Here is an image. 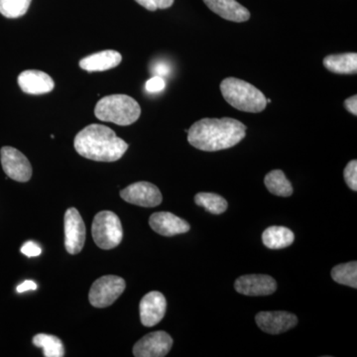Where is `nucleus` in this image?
Segmentation results:
<instances>
[{"mask_svg": "<svg viewBox=\"0 0 357 357\" xmlns=\"http://www.w3.org/2000/svg\"><path fill=\"white\" fill-rule=\"evenodd\" d=\"M332 278L338 284L357 288V263L352 261L337 265L332 270Z\"/></svg>", "mask_w": 357, "mask_h": 357, "instance_id": "5701e85b", "label": "nucleus"}, {"mask_svg": "<svg viewBox=\"0 0 357 357\" xmlns=\"http://www.w3.org/2000/svg\"><path fill=\"white\" fill-rule=\"evenodd\" d=\"M32 0H0V13L6 18H20L29 9Z\"/></svg>", "mask_w": 357, "mask_h": 357, "instance_id": "b1692460", "label": "nucleus"}, {"mask_svg": "<svg viewBox=\"0 0 357 357\" xmlns=\"http://www.w3.org/2000/svg\"><path fill=\"white\" fill-rule=\"evenodd\" d=\"M324 66L330 72L338 75H354L357 72V54L344 53L326 56Z\"/></svg>", "mask_w": 357, "mask_h": 357, "instance_id": "a211bd4d", "label": "nucleus"}, {"mask_svg": "<svg viewBox=\"0 0 357 357\" xmlns=\"http://www.w3.org/2000/svg\"><path fill=\"white\" fill-rule=\"evenodd\" d=\"M167 302L163 294L153 291L146 294L140 302L141 323L147 328L156 326L166 314Z\"/></svg>", "mask_w": 357, "mask_h": 357, "instance_id": "ddd939ff", "label": "nucleus"}, {"mask_svg": "<svg viewBox=\"0 0 357 357\" xmlns=\"http://www.w3.org/2000/svg\"><path fill=\"white\" fill-rule=\"evenodd\" d=\"M95 114L100 121L128 126L138 121L141 115V107L139 103L131 96H107L96 103Z\"/></svg>", "mask_w": 357, "mask_h": 357, "instance_id": "20e7f679", "label": "nucleus"}, {"mask_svg": "<svg viewBox=\"0 0 357 357\" xmlns=\"http://www.w3.org/2000/svg\"><path fill=\"white\" fill-rule=\"evenodd\" d=\"M37 285L35 282L33 281H25L23 282L22 284H20V286L17 287V292L18 293H23L26 292V291H30V290H36Z\"/></svg>", "mask_w": 357, "mask_h": 357, "instance_id": "c756f323", "label": "nucleus"}, {"mask_svg": "<svg viewBox=\"0 0 357 357\" xmlns=\"http://www.w3.org/2000/svg\"><path fill=\"white\" fill-rule=\"evenodd\" d=\"M234 288L243 295L261 297L275 293L277 284L269 275L250 274L239 277L234 283Z\"/></svg>", "mask_w": 357, "mask_h": 357, "instance_id": "9b49d317", "label": "nucleus"}, {"mask_svg": "<svg viewBox=\"0 0 357 357\" xmlns=\"http://www.w3.org/2000/svg\"><path fill=\"white\" fill-rule=\"evenodd\" d=\"M141 6L149 11H156L157 9H167L173 6L174 0H135Z\"/></svg>", "mask_w": 357, "mask_h": 357, "instance_id": "a878e982", "label": "nucleus"}, {"mask_svg": "<svg viewBox=\"0 0 357 357\" xmlns=\"http://www.w3.org/2000/svg\"><path fill=\"white\" fill-rule=\"evenodd\" d=\"M246 126L236 119H203L188 130V141L192 147L206 152L220 151L236 146L244 139Z\"/></svg>", "mask_w": 357, "mask_h": 357, "instance_id": "f257e3e1", "label": "nucleus"}, {"mask_svg": "<svg viewBox=\"0 0 357 357\" xmlns=\"http://www.w3.org/2000/svg\"><path fill=\"white\" fill-rule=\"evenodd\" d=\"M122 56L114 50H105L89 55L79 61V67L86 72H103L121 64Z\"/></svg>", "mask_w": 357, "mask_h": 357, "instance_id": "f3484780", "label": "nucleus"}, {"mask_svg": "<svg viewBox=\"0 0 357 357\" xmlns=\"http://www.w3.org/2000/svg\"><path fill=\"white\" fill-rule=\"evenodd\" d=\"M124 201L143 208H155L162 203V194L158 187L148 182L129 185L121 192Z\"/></svg>", "mask_w": 357, "mask_h": 357, "instance_id": "1a4fd4ad", "label": "nucleus"}, {"mask_svg": "<svg viewBox=\"0 0 357 357\" xmlns=\"http://www.w3.org/2000/svg\"><path fill=\"white\" fill-rule=\"evenodd\" d=\"M173 340L165 332L148 333L138 340L133 347V354L136 357H164L172 349Z\"/></svg>", "mask_w": 357, "mask_h": 357, "instance_id": "9d476101", "label": "nucleus"}, {"mask_svg": "<svg viewBox=\"0 0 357 357\" xmlns=\"http://www.w3.org/2000/svg\"><path fill=\"white\" fill-rule=\"evenodd\" d=\"M0 158L7 177L17 182H28L32 177V166L29 160L20 150L4 146L0 150Z\"/></svg>", "mask_w": 357, "mask_h": 357, "instance_id": "0eeeda50", "label": "nucleus"}, {"mask_svg": "<svg viewBox=\"0 0 357 357\" xmlns=\"http://www.w3.org/2000/svg\"><path fill=\"white\" fill-rule=\"evenodd\" d=\"M91 234L98 248L105 250L115 248L123 238L121 220L112 211H100L93 218Z\"/></svg>", "mask_w": 357, "mask_h": 357, "instance_id": "39448f33", "label": "nucleus"}, {"mask_svg": "<svg viewBox=\"0 0 357 357\" xmlns=\"http://www.w3.org/2000/svg\"><path fill=\"white\" fill-rule=\"evenodd\" d=\"M220 91L227 102L241 112L257 114L266 109L264 93L243 79L227 77L220 84Z\"/></svg>", "mask_w": 357, "mask_h": 357, "instance_id": "7ed1b4c3", "label": "nucleus"}, {"mask_svg": "<svg viewBox=\"0 0 357 357\" xmlns=\"http://www.w3.org/2000/svg\"><path fill=\"white\" fill-rule=\"evenodd\" d=\"M195 203L213 215H220L227 210V199L213 192H199L195 197Z\"/></svg>", "mask_w": 357, "mask_h": 357, "instance_id": "4be33fe9", "label": "nucleus"}, {"mask_svg": "<svg viewBox=\"0 0 357 357\" xmlns=\"http://www.w3.org/2000/svg\"><path fill=\"white\" fill-rule=\"evenodd\" d=\"M344 181L352 191H357V161L352 160L345 167L344 171Z\"/></svg>", "mask_w": 357, "mask_h": 357, "instance_id": "393cba45", "label": "nucleus"}, {"mask_svg": "<svg viewBox=\"0 0 357 357\" xmlns=\"http://www.w3.org/2000/svg\"><path fill=\"white\" fill-rule=\"evenodd\" d=\"M124 279L115 275H107L95 281L89 290V300L91 306L107 307L114 304L126 290Z\"/></svg>", "mask_w": 357, "mask_h": 357, "instance_id": "423d86ee", "label": "nucleus"}, {"mask_svg": "<svg viewBox=\"0 0 357 357\" xmlns=\"http://www.w3.org/2000/svg\"><path fill=\"white\" fill-rule=\"evenodd\" d=\"M295 236L292 230L284 227H270L264 230L262 241L269 249H283L292 245Z\"/></svg>", "mask_w": 357, "mask_h": 357, "instance_id": "6ab92c4d", "label": "nucleus"}, {"mask_svg": "<svg viewBox=\"0 0 357 357\" xmlns=\"http://www.w3.org/2000/svg\"><path fill=\"white\" fill-rule=\"evenodd\" d=\"M155 76H159L163 77L167 76L170 73V68L165 64H159L154 68Z\"/></svg>", "mask_w": 357, "mask_h": 357, "instance_id": "7c9ffc66", "label": "nucleus"}, {"mask_svg": "<svg viewBox=\"0 0 357 357\" xmlns=\"http://www.w3.org/2000/svg\"><path fill=\"white\" fill-rule=\"evenodd\" d=\"M256 324L263 332L280 335L297 326L298 318L288 312H260L256 314Z\"/></svg>", "mask_w": 357, "mask_h": 357, "instance_id": "f8f14e48", "label": "nucleus"}, {"mask_svg": "<svg viewBox=\"0 0 357 357\" xmlns=\"http://www.w3.org/2000/svg\"><path fill=\"white\" fill-rule=\"evenodd\" d=\"M21 252L27 257H36V256L41 255L42 249L38 244L33 243V241H28V243L23 244L22 248H21Z\"/></svg>", "mask_w": 357, "mask_h": 357, "instance_id": "cd10ccee", "label": "nucleus"}, {"mask_svg": "<svg viewBox=\"0 0 357 357\" xmlns=\"http://www.w3.org/2000/svg\"><path fill=\"white\" fill-rule=\"evenodd\" d=\"M65 248L70 255H77L86 241V225L79 211L70 208L65 213Z\"/></svg>", "mask_w": 357, "mask_h": 357, "instance_id": "6e6552de", "label": "nucleus"}, {"mask_svg": "<svg viewBox=\"0 0 357 357\" xmlns=\"http://www.w3.org/2000/svg\"><path fill=\"white\" fill-rule=\"evenodd\" d=\"M264 184L268 191L275 196L290 197L293 194V187L281 170H273L265 176Z\"/></svg>", "mask_w": 357, "mask_h": 357, "instance_id": "aec40b11", "label": "nucleus"}, {"mask_svg": "<svg viewBox=\"0 0 357 357\" xmlns=\"http://www.w3.org/2000/svg\"><path fill=\"white\" fill-rule=\"evenodd\" d=\"M149 225L155 232L163 236H177L190 230L189 223L168 211L153 213L150 217Z\"/></svg>", "mask_w": 357, "mask_h": 357, "instance_id": "4468645a", "label": "nucleus"}, {"mask_svg": "<svg viewBox=\"0 0 357 357\" xmlns=\"http://www.w3.org/2000/svg\"><path fill=\"white\" fill-rule=\"evenodd\" d=\"M344 107H345V109L349 110V112H351V114H354V116H356V115H357V96H351V98H347V100H345Z\"/></svg>", "mask_w": 357, "mask_h": 357, "instance_id": "c85d7f7f", "label": "nucleus"}, {"mask_svg": "<svg viewBox=\"0 0 357 357\" xmlns=\"http://www.w3.org/2000/svg\"><path fill=\"white\" fill-rule=\"evenodd\" d=\"M22 91L28 95H44L53 91V79L42 70H27L21 73L17 79Z\"/></svg>", "mask_w": 357, "mask_h": 357, "instance_id": "2eb2a0df", "label": "nucleus"}, {"mask_svg": "<svg viewBox=\"0 0 357 357\" xmlns=\"http://www.w3.org/2000/svg\"><path fill=\"white\" fill-rule=\"evenodd\" d=\"M165 81L163 77L159 76H154L151 79H148L146 84H145V89L148 93H160L165 89Z\"/></svg>", "mask_w": 357, "mask_h": 357, "instance_id": "bb28decb", "label": "nucleus"}, {"mask_svg": "<svg viewBox=\"0 0 357 357\" xmlns=\"http://www.w3.org/2000/svg\"><path fill=\"white\" fill-rule=\"evenodd\" d=\"M75 149L84 158L98 162H115L128 151V144L114 131L102 124H91L77 134Z\"/></svg>", "mask_w": 357, "mask_h": 357, "instance_id": "f03ea898", "label": "nucleus"}, {"mask_svg": "<svg viewBox=\"0 0 357 357\" xmlns=\"http://www.w3.org/2000/svg\"><path fill=\"white\" fill-rule=\"evenodd\" d=\"M204 2L213 13L218 14L223 20L237 23L250 20L248 9L236 0H204Z\"/></svg>", "mask_w": 357, "mask_h": 357, "instance_id": "dca6fc26", "label": "nucleus"}, {"mask_svg": "<svg viewBox=\"0 0 357 357\" xmlns=\"http://www.w3.org/2000/svg\"><path fill=\"white\" fill-rule=\"evenodd\" d=\"M33 344L43 349L45 357H63L65 347L62 340L55 335L39 333L33 337Z\"/></svg>", "mask_w": 357, "mask_h": 357, "instance_id": "412c9836", "label": "nucleus"}]
</instances>
